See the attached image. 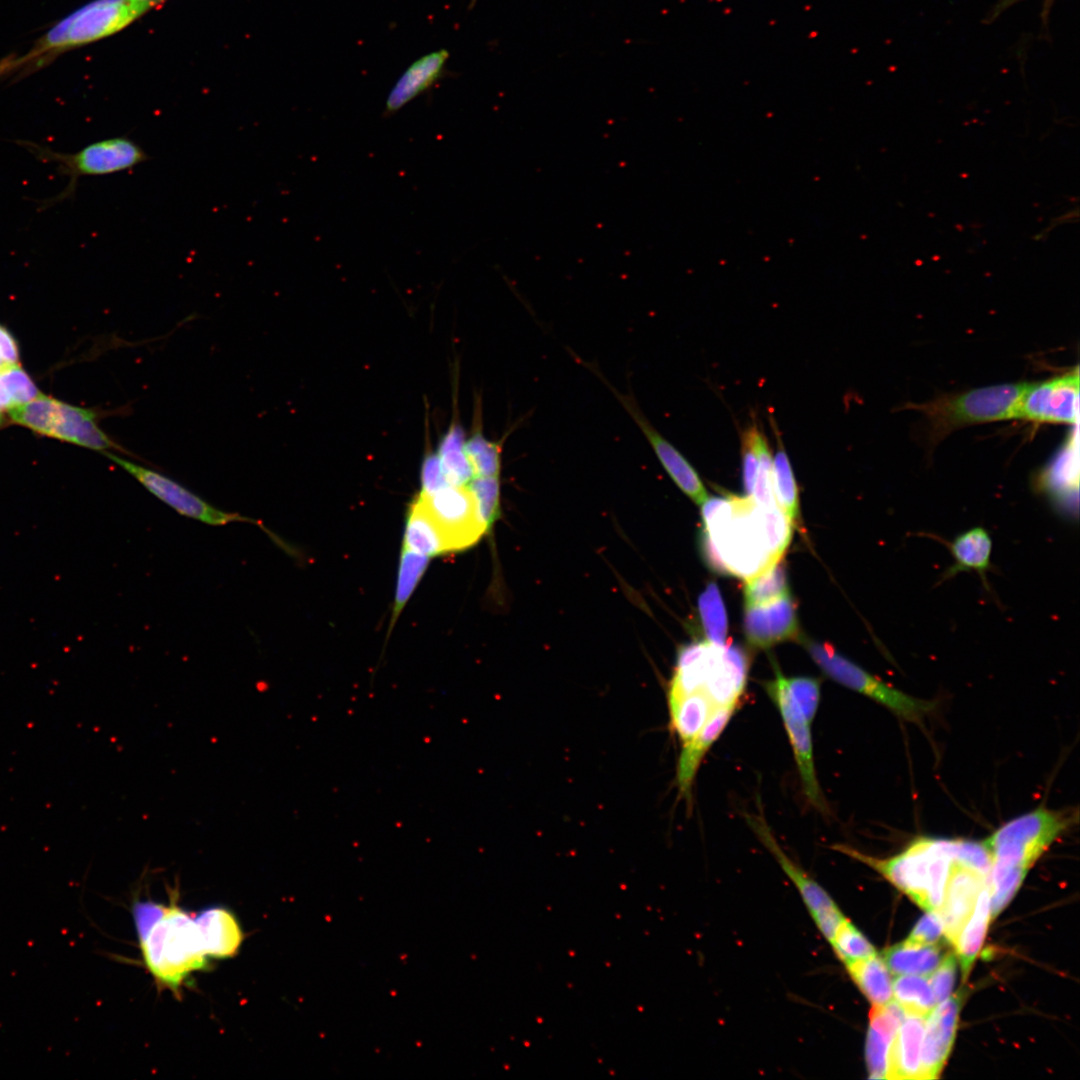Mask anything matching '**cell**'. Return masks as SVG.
<instances>
[{"label":"cell","mask_w":1080,"mask_h":1080,"mask_svg":"<svg viewBox=\"0 0 1080 1080\" xmlns=\"http://www.w3.org/2000/svg\"><path fill=\"white\" fill-rule=\"evenodd\" d=\"M772 481L777 505L792 522L797 521L799 517L798 487L780 438H778V449L773 458Z\"/></svg>","instance_id":"cell-31"},{"label":"cell","mask_w":1080,"mask_h":1080,"mask_svg":"<svg viewBox=\"0 0 1080 1080\" xmlns=\"http://www.w3.org/2000/svg\"><path fill=\"white\" fill-rule=\"evenodd\" d=\"M743 626L747 641L757 648L797 637L798 619L790 594L766 605L746 607Z\"/></svg>","instance_id":"cell-15"},{"label":"cell","mask_w":1080,"mask_h":1080,"mask_svg":"<svg viewBox=\"0 0 1080 1080\" xmlns=\"http://www.w3.org/2000/svg\"><path fill=\"white\" fill-rule=\"evenodd\" d=\"M990 921L989 887L979 894L973 912L958 935L954 947L963 978L970 973L979 953Z\"/></svg>","instance_id":"cell-26"},{"label":"cell","mask_w":1080,"mask_h":1080,"mask_svg":"<svg viewBox=\"0 0 1080 1080\" xmlns=\"http://www.w3.org/2000/svg\"><path fill=\"white\" fill-rule=\"evenodd\" d=\"M12 418L15 423L39 434L101 452L115 449L134 456L99 427L98 414L92 409L73 406L41 394L15 408Z\"/></svg>","instance_id":"cell-7"},{"label":"cell","mask_w":1080,"mask_h":1080,"mask_svg":"<svg viewBox=\"0 0 1080 1080\" xmlns=\"http://www.w3.org/2000/svg\"><path fill=\"white\" fill-rule=\"evenodd\" d=\"M845 966L851 979L872 1005H884L892 1000V980L883 958L876 954Z\"/></svg>","instance_id":"cell-28"},{"label":"cell","mask_w":1080,"mask_h":1080,"mask_svg":"<svg viewBox=\"0 0 1080 1080\" xmlns=\"http://www.w3.org/2000/svg\"><path fill=\"white\" fill-rule=\"evenodd\" d=\"M775 678L764 683L768 695L777 706L790 740L798 766L803 791L811 805L824 815L830 814L829 806L817 780L810 723L804 718L791 699L785 684V676L773 663Z\"/></svg>","instance_id":"cell-10"},{"label":"cell","mask_w":1080,"mask_h":1080,"mask_svg":"<svg viewBox=\"0 0 1080 1080\" xmlns=\"http://www.w3.org/2000/svg\"><path fill=\"white\" fill-rule=\"evenodd\" d=\"M1025 0H997L986 15L985 23L990 24L1000 17L1006 10Z\"/></svg>","instance_id":"cell-48"},{"label":"cell","mask_w":1080,"mask_h":1080,"mask_svg":"<svg viewBox=\"0 0 1080 1080\" xmlns=\"http://www.w3.org/2000/svg\"><path fill=\"white\" fill-rule=\"evenodd\" d=\"M162 918L140 946L146 967L159 985L178 992L194 971L208 966L202 937L195 919L182 910L172 895Z\"/></svg>","instance_id":"cell-4"},{"label":"cell","mask_w":1080,"mask_h":1080,"mask_svg":"<svg viewBox=\"0 0 1080 1080\" xmlns=\"http://www.w3.org/2000/svg\"><path fill=\"white\" fill-rule=\"evenodd\" d=\"M742 461H743V484L747 496H752L757 471L759 466L758 454L753 442L751 428H749L743 434L742 440Z\"/></svg>","instance_id":"cell-44"},{"label":"cell","mask_w":1080,"mask_h":1080,"mask_svg":"<svg viewBox=\"0 0 1080 1080\" xmlns=\"http://www.w3.org/2000/svg\"><path fill=\"white\" fill-rule=\"evenodd\" d=\"M403 547L430 558L450 552L444 534L416 498L407 514Z\"/></svg>","instance_id":"cell-25"},{"label":"cell","mask_w":1080,"mask_h":1080,"mask_svg":"<svg viewBox=\"0 0 1080 1080\" xmlns=\"http://www.w3.org/2000/svg\"><path fill=\"white\" fill-rule=\"evenodd\" d=\"M892 1039L869 1027L865 1044V1061L872 1079H887L888 1058Z\"/></svg>","instance_id":"cell-40"},{"label":"cell","mask_w":1080,"mask_h":1080,"mask_svg":"<svg viewBox=\"0 0 1080 1080\" xmlns=\"http://www.w3.org/2000/svg\"><path fill=\"white\" fill-rule=\"evenodd\" d=\"M805 647L823 672L839 684L883 705L907 721L920 722L935 702L906 694L843 657L828 643L806 641Z\"/></svg>","instance_id":"cell-8"},{"label":"cell","mask_w":1080,"mask_h":1080,"mask_svg":"<svg viewBox=\"0 0 1080 1080\" xmlns=\"http://www.w3.org/2000/svg\"><path fill=\"white\" fill-rule=\"evenodd\" d=\"M473 435L464 444V451L475 477H498L501 469V451L503 440L496 442L486 439L480 423H477Z\"/></svg>","instance_id":"cell-33"},{"label":"cell","mask_w":1080,"mask_h":1080,"mask_svg":"<svg viewBox=\"0 0 1080 1080\" xmlns=\"http://www.w3.org/2000/svg\"><path fill=\"white\" fill-rule=\"evenodd\" d=\"M956 957L948 954L942 958L930 978V986L936 1004L946 1000L952 991L956 979Z\"/></svg>","instance_id":"cell-41"},{"label":"cell","mask_w":1080,"mask_h":1080,"mask_svg":"<svg viewBox=\"0 0 1080 1080\" xmlns=\"http://www.w3.org/2000/svg\"><path fill=\"white\" fill-rule=\"evenodd\" d=\"M1029 383L982 387L911 405L928 419L934 438L970 424L1018 418L1021 399Z\"/></svg>","instance_id":"cell-6"},{"label":"cell","mask_w":1080,"mask_h":1080,"mask_svg":"<svg viewBox=\"0 0 1080 1080\" xmlns=\"http://www.w3.org/2000/svg\"><path fill=\"white\" fill-rule=\"evenodd\" d=\"M701 550L709 567L745 580L764 572L782 556L792 538V521L778 506L752 496L713 497L702 503Z\"/></svg>","instance_id":"cell-1"},{"label":"cell","mask_w":1080,"mask_h":1080,"mask_svg":"<svg viewBox=\"0 0 1080 1080\" xmlns=\"http://www.w3.org/2000/svg\"><path fill=\"white\" fill-rule=\"evenodd\" d=\"M0 357L8 365L17 364L19 358L17 344L3 326H0Z\"/></svg>","instance_id":"cell-47"},{"label":"cell","mask_w":1080,"mask_h":1080,"mask_svg":"<svg viewBox=\"0 0 1080 1080\" xmlns=\"http://www.w3.org/2000/svg\"><path fill=\"white\" fill-rule=\"evenodd\" d=\"M15 142L37 160L53 165L59 175L68 179L64 190L46 201L50 205L72 198L82 177L129 171L150 159L147 152L128 135L102 139L73 153H62L28 140Z\"/></svg>","instance_id":"cell-5"},{"label":"cell","mask_w":1080,"mask_h":1080,"mask_svg":"<svg viewBox=\"0 0 1080 1080\" xmlns=\"http://www.w3.org/2000/svg\"><path fill=\"white\" fill-rule=\"evenodd\" d=\"M942 958V951L935 944L921 945L906 940L887 948L883 953L884 962L895 975H928Z\"/></svg>","instance_id":"cell-27"},{"label":"cell","mask_w":1080,"mask_h":1080,"mask_svg":"<svg viewBox=\"0 0 1080 1080\" xmlns=\"http://www.w3.org/2000/svg\"><path fill=\"white\" fill-rule=\"evenodd\" d=\"M151 1H154V2H156V3H159V1H160V0H151Z\"/></svg>","instance_id":"cell-52"},{"label":"cell","mask_w":1080,"mask_h":1080,"mask_svg":"<svg viewBox=\"0 0 1080 1080\" xmlns=\"http://www.w3.org/2000/svg\"><path fill=\"white\" fill-rule=\"evenodd\" d=\"M449 58L446 49L421 56L400 76L388 94L384 117H390L406 104L431 88L444 74Z\"/></svg>","instance_id":"cell-20"},{"label":"cell","mask_w":1080,"mask_h":1080,"mask_svg":"<svg viewBox=\"0 0 1080 1080\" xmlns=\"http://www.w3.org/2000/svg\"><path fill=\"white\" fill-rule=\"evenodd\" d=\"M1076 448L1065 449L1037 479V489L1057 514L1071 521L1079 516V472Z\"/></svg>","instance_id":"cell-17"},{"label":"cell","mask_w":1080,"mask_h":1080,"mask_svg":"<svg viewBox=\"0 0 1080 1080\" xmlns=\"http://www.w3.org/2000/svg\"><path fill=\"white\" fill-rule=\"evenodd\" d=\"M0 379L12 402V408L27 403L42 394L18 364L3 366L0 369Z\"/></svg>","instance_id":"cell-39"},{"label":"cell","mask_w":1080,"mask_h":1080,"mask_svg":"<svg viewBox=\"0 0 1080 1080\" xmlns=\"http://www.w3.org/2000/svg\"><path fill=\"white\" fill-rule=\"evenodd\" d=\"M944 933L942 921L936 911H928L914 926L907 942L921 945L935 944Z\"/></svg>","instance_id":"cell-43"},{"label":"cell","mask_w":1080,"mask_h":1080,"mask_svg":"<svg viewBox=\"0 0 1080 1080\" xmlns=\"http://www.w3.org/2000/svg\"><path fill=\"white\" fill-rule=\"evenodd\" d=\"M892 991L905 1014L927 1016L936 1005L930 983L920 975H899L892 982Z\"/></svg>","instance_id":"cell-32"},{"label":"cell","mask_w":1080,"mask_h":1080,"mask_svg":"<svg viewBox=\"0 0 1080 1080\" xmlns=\"http://www.w3.org/2000/svg\"><path fill=\"white\" fill-rule=\"evenodd\" d=\"M194 919L208 958H230L239 951L243 934L232 912L223 907H209Z\"/></svg>","instance_id":"cell-22"},{"label":"cell","mask_w":1080,"mask_h":1080,"mask_svg":"<svg viewBox=\"0 0 1080 1080\" xmlns=\"http://www.w3.org/2000/svg\"><path fill=\"white\" fill-rule=\"evenodd\" d=\"M444 534L450 552L466 549L488 532L468 485H449L416 498Z\"/></svg>","instance_id":"cell-9"},{"label":"cell","mask_w":1080,"mask_h":1080,"mask_svg":"<svg viewBox=\"0 0 1080 1080\" xmlns=\"http://www.w3.org/2000/svg\"><path fill=\"white\" fill-rule=\"evenodd\" d=\"M1079 373L1073 371L1041 383H1029L1018 418L1040 423L1075 424L1078 416Z\"/></svg>","instance_id":"cell-12"},{"label":"cell","mask_w":1080,"mask_h":1080,"mask_svg":"<svg viewBox=\"0 0 1080 1080\" xmlns=\"http://www.w3.org/2000/svg\"><path fill=\"white\" fill-rule=\"evenodd\" d=\"M926 535L943 543L954 560L953 564L942 573L938 584L954 578L961 572L974 571L984 589L992 593L987 574L994 569L991 561L993 542L984 527L975 526L958 534L951 541L934 534Z\"/></svg>","instance_id":"cell-16"},{"label":"cell","mask_w":1080,"mask_h":1080,"mask_svg":"<svg viewBox=\"0 0 1080 1080\" xmlns=\"http://www.w3.org/2000/svg\"><path fill=\"white\" fill-rule=\"evenodd\" d=\"M421 483V492L423 493H432L450 485L443 473L437 454L426 455L421 470Z\"/></svg>","instance_id":"cell-45"},{"label":"cell","mask_w":1080,"mask_h":1080,"mask_svg":"<svg viewBox=\"0 0 1080 1080\" xmlns=\"http://www.w3.org/2000/svg\"><path fill=\"white\" fill-rule=\"evenodd\" d=\"M668 708L671 727L683 745L703 728L717 706L703 690H697L668 701Z\"/></svg>","instance_id":"cell-24"},{"label":"cell","mask_w":1080,"mask_h":1080,"mask_svg":"<svg viewBox=\"0 0 1080 1080\" xmlns=\"http://www.w3.org/2000/svg\"><path fill=\"white\" fill-rule=\"evenodd\" d=\"M745 817L758 839L798 889L812 918L837 906L830 895L781 849L762 815L747 814Z\"/></svg>","instance_id":"cell-19"},{"label":"cell","mask_w":1080,"mask_h":1080,"mask_svg":"<svg viewBox=\"0 0 1080 1080\" xmlns=\"http://www.w3.org/2000/svg\"><path fill=\"white\" fill-rule=\"evenodd\" d=\"M156 4L151 0H93L58 21L26 52L0 60V79H22L71 49L121 31Z\"/></svg>","instance_id":"cell-2"},{"label":"cell","mask_w":1080,"mask_h":1080,"mask_svg":"<svg viewBox=\"0 0 1080 1080\" xmlns=\"http://www.w3.org/2000/svg\"><path fill=\"white\" fill-rule=\"evenodd\" d=\"M5 365H8V364H5V363L3 362V360L1 359V357H0V369H1V368H2L3 366H5Z\"/></svg>","instance_id":"cell-50"},{"label":"cell","mask_w":1080,"mask_h":1080,"mask_svg":"<svg viewBox=\"0 0 1080 1080\" xmlns=\"http://www.w3.org/2000/svg\"><path fill=\"white\" fill-rule=\"evenodd\" d=\"M476 2H477V0H470V1H469V6H468V7H469V9H472V8L474 7V5H475V3H476Z\"/></svg>","instance_id":"cell-49"},{"label":"cell","mask_w":1080,"mask_h":1080,"mask_svg":"<svg viewBox=\"0 0 1080 1080\" xmlns=\"http://www.w3.org/2000/svg\"><path fill=\"white\" fill-rule=\"evenodd\" d=\"M604 382L641 429L671 479L694 502L704 503L708 498V493L691 464L652 426L631 395L621 394L606 381Z\"/></svg>","instance_id":"cell-13"},{"label":"cell","mask_w":1080,"mask_h":1080,"mask_svg":"<svg viewBox=\"0 0 1080 1080\" xmlns=\"http://www.w3.org/2000/svg\"><path fill=\"white\" fill-rule=\"evenodd\" d=\"M3 420H4V419H3V415H2V412L0 411V426H1V425H2V423H3Z\"/></svg>","instance_id":"cell-51"},{"label":"cell","mask_w":1080,"mask_h":1080,"mask_svg":"<svg viewBox=\"0 0 1080 1080\" xmlns=\"http://www.w3.org/2000/svg\"><path fill=\"white\" fill-rule=\"evenodd\" d=\"M743 592L746 607L766 604L790 594L784 561L780 559L764 572L745 580Z\"/></svg>","instance_id":"cell-30"},{"label":"cell","mask_w":1080,"mask_h":1080,"mask_svg":"<svg viewBox=\"0 0 1080 1080\" xmlns=\"http://www.w3.org/2000/svg\"><path fill=\"white\" fill-rule=\"evenodd\" d=\"M468 486L474 495L479 516L489 530L499 512V479L498 477H475Z\"/></svg>","instance_id":"cell-37"},{"label":"cell","mask_w":1080,"mask_h":1080,"mask_svg":"<svg viewBox=\"0 0 1080 1080\" xmlns=\"http://www.w3.org/2000/svg\"><path fill=\"white\" fill-rule=\"evenodd\" d=\"M167 906L153 901H137L132 914L139 941L147 936L151 928L162 918Z\"/></svg>","instance_id":"cell-42"},{"label":"cell","mask_w":1080,"mask_h":1080,"mask_svg":"<svg viewBox=\"0 0 1080 1080\" xmlns=\"http://www.w3.org/2000/svg\"><path fill=\"white\" fill-rule=\"evenodd\" d=\"M698 609L707 641L724 645L728 630L727 614L716 583H709L702 592Z\"/></svg>","instance_id":"cell-35"},{"label":"cell","mask_w":1080,"mask_h":1080,"mask_svg":"<svg viewBox=\"0 0 1080 1080\" xmlns=\"http://www.w3.org/2000/svg\"><path fill=\"white\" fill-rule=\"evenodd\" d=\"M787 691L804 718L811 723L820 700V681L812 677H785Z\"/></svg>","instance_id":"cell-38"},{"label":"cell","mask_w":1080,"mask_h":1080,"mask_svg":"<svg viewBox=\"0 0 1080 1080\" xmlns=\"http://www.w3.org/2000/svg\"><path fill=\"white\" fill-rule=\"evenodd\" d=\"M962 1001L961 993L949 996L927 1015L919 1079H935L941 1073L954 1043Z\"/></svg>","instance_id":"cell-14"},{"label":"cell","mask_w":1080,"mask_h":1080,"mask_svg":"<svg viewBox=\"0 0 1080 1080\" xmlns=\"http://www.w3.org/2000/svg\"><path fill=\"white\" fill-rule=\"evenodd\" d=\"M749 661L738 645H717L703 691L717 706L738 703L742 695Z\"/></svg>","instance_id":"cell-18"},{"label":"cell","mask_w":1080,"mask_h":1080,"mask_svg":"<svg viewBox=\"0 0 1080 1080\" xmlns=\"http://www.w3.org/2000/svg\"><path fill=\"white\" fill-rule=\"evenodd\" d=\"M926 1016L905 1014L891 1043L887 1079H919Z\"/></svg>","instance_id":"cell-23"},{"label":"cell","mask_w":1080,"mask_h":1080,"mask_svg":"<svg viewBox=\"0 0 1080 1080\" xmlns=\"http://www.w3.org/2000/svg\"><path fill=\"white\" fill-rule=\"evenodd\" d=\"M429 561L430 557L402 547L390 629L411 597Z\"/></svg>","instance_id":"cell-34"},{"label":"cell","mask_w":1080,"mask_h":1080,"mask_svg":"<svg viewBox=\"0 0 1080 1080\" xmlns=\"http://www.w3.org/2000/svg\"><path fill=\"white\" fill-rule=\"evenodd\" d=\"M103 454L133 476L150 493L183 516L212 526H223L236 521L251 522L250 519L237 513L215 508L200 496L158 471L109 451Z\"/></svg>","instance_id":"cell-11"},{"label":"cell","mask_w":1080,"mask_h":1080,"mask_svg":"<svg viewBox=\"0 0 1080 1080\" xmlns=\"http://www.w3.org/2000/svg\"><path fill=\"white\" fill-rule=\"evenodd\" d=\"M738 703H731L715 709L703 728L681 747L677 765V785L679 794L690 801L691 788L706 752L725 729L735 712Z\"/></svg>","instance_id":"cell-21"},{"label":"cell","mask_w":1080,"mask_h":1080,"mask_svg":"<svg viewBox=\"0 0 1080 1080\" xmlns=\"http://www.w3.org/2000/svg\"><path fill=\"white\" fill-rule=\"evenodd\" d=\"M812 919L821 934L830 942L846 918L836 906L814 916Z\"/></svg>","instance_id":"cell-46"},{"label":"cell","mask_w":1080,"mask_h":1080,"mask_svg":"<svg viewBox=\"0 0 1080 1080\" xmlns=\"http://www.w3.org/2000/svg\"><path fill=\"white\" fill-rule=\"evenodd\" d=\"M1075 817L1069 810L1037 808L1005 823L985 840L992 855L989 888L996 902L1005 904L1013 898L1029 869Z\"/></svg>","instance_id":"cell-3"},{"label":"cell","mask_w":1080,"mask_h":1080,"mask_svg":"<svg viewBox=\"0 0 1080 1080\" xmlns=\"http://www.w3.org/2000/svg\"><path fill=\"white\" fill-rule=\"evenodd\" d=\"M464 444L461 426L459 423H452L440 443L437 456L447 481L453 486H466L474 478Z\"/></svg>","instance_id":"cell-29"},{"label":"cell","mask_w":1080,"mask_h":1080,"mask_svg":"<svg viewBox=\"0 0 1080 1080\" xmlns=\"http://www.w3.org/2000/svg\"><path fill=\"white\" fill-rule=\"evenodd\" d=\"M836 956L845 965L876 955L868 939L847 919L829 942Z\"/></svg>","instance_id":"cell-36"}]
</instances>
